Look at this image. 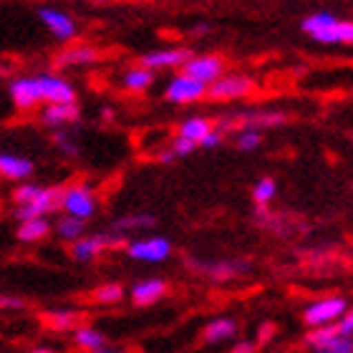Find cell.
Returning a JSON list of instances; mask_svg holds the SVG:
<instances>
[{
    "instance_id": "cell-1",
    "label": "cell",
    "mask_w": 353,
    "mask_h": 353,
    "mask_svg": "<svg viewBox=\"0 0 353 353\" xmlns=\"http://www.w3.org/2000/svg\"><path fill=\"white\" fill-rule=\"evenodd\" d=\"M305 36L323 46H353V21H341L333 13H313L303 21Z\"/></svg>"
},
{
    "instance_id": "cell-2",
    "label": "cell",
    "mask_w": 353,
    "mask_h": 353,
    "mask_svg": "<svg viewBox=\"0 0 353 353\" xmlns=\"http://www.w3.org/2000/svg\"><path fill=\"white\" fill-rule=\"evenodd\" d=\"M348 310V301L343 295H328V298H318L303 310V323L308 328H318V325H331L339 323L341 316Z\"/></svg>"
},
{
    "instance_id": "cell-3",
    "label": "cell",
    "mask_w": 353,
    "mask_h": 353,
    "mask_svg": "<svg viewBox=\"0 0 353 353\" xmlns=\"http://www.w3.org/2000/svg\"><path fill=\"white\" fill-rule=\"evenodd\" d=\"M61 210L66 214L81 217V220H91L99 210V202H96V194L88 184H68L61 192Z\"/></svg>"
},
{
    "instance_id": "cell-4",
    "label": "cell",
    "mask_w": 353,
    "mask_h": 353,
    "mask_svg": "<svg viewBox=\"0 0 353 353\" xmlns=\"http://www.w3.org/2000/svg\"><path fill=\"white\" fill-rule=\"evenodd\" d=\"M124 243V235H109V232H101V235H81L79 240L71 243V255L79 263H91L96 260L101 252H106L109 248H117V245Z\"/></svg>"
},
{
    "instance_id": "cell-5",
    "label": "cell",
    "mask_w": 353,
    "mask_h": 353,
    "mask_svg": "<svg viewBox=\"0 0 353 353\" xmlns=\"http://www.w3.org/2000/svg\"><path fill=\"white\" fill-rule=\"evenodd\" d=\"M255 91V81L248 79V76H225L214 79L210 86H207V96L214 99V101H235V99H245Z\"/></svg>"
},
{
    "instance_id": "cell-6",
    "label": "cell",
    "mask_w": 353,
    "mask_h": 353,
    "mask_svg": "<svg viewBox=\"0 0 353 353\" xmlns=\"http://www.w3.org/2000/svg\"><path fill=\"white\" fill-rule=\"evenodd\" d=\"M126 255L139 263H164L172 255V243L159 235L139 237L126 245Z\"/></svg>"
},
{
    "instance_id": "cell-7",
    "label": "cell",
    "mask_w": 353,
    "mask_h": 353,
    "mask_svg": "<svg viewBox=\"0 0 353 353\" xmlns=\"http://www.w3.org/2000/svg\"><path fill=\"white\" fill-rule=\"evenodd\" d=\"M164 96H167V101H172V103H194L207 96V83L197 81L194 76L182 71V74H176L174 79L167 83Z\"/></svg>"
},
{
    "instance_id": "cell-8",
    "label": "cell",
    "mask_w": 353,
    "mask_h": 353,
    "mask_svg": "<svg viewBox=\"0 0 353 353\" xmlns=\"http://www.w3.org/2000/svg\"><path fill=\"white\" fill-rule=\"evenodd\" d=\"M61 192H63V187H41V192L30 199L28 205H18V210H15L18 220L48 217L51 212L61 210Z\"/></svg>"
},
{
    "instance_id": "cell-9",
    "label": "cell",
    "mask_w": 353,
    "mask_h": 353,
    "mask_svg": "<svg viewBox=\"0 0 353 353\" xmlns=\"http://www.w3.org/2000/svg\"><path fill=\"white\" fill-rule=\"evenodd\" d=\"M10 99H13L18 111H33L43 103L41 86H38V76H23L10 81Z\"/></svg>"
},
{
    "instance_id": "cell-10",
    "label": "cell",
    "mask_w": 353,
    "mask_h": 353,
    "mask_svg": "<svg viewBox=\"0 0 353 353\" xmlns=\"http://www.w3.org/2000/svg\"><path fill=\"white\" fill-rule=\"evenodd\" d=\"M182 71L210 86L214 79H220V76L225 74V61H222L220 56H212V53H205V56H190L187 63L182 66Z\"/></svg>"
},
{
    "instance_id": "cell-11",
    "label": "cell",
    "mask_w": 353,
    "mask_h": 353,
    "mask_svg": "<svg viewBox=\"0 0 353 353\" xmlns=\"http://www.w3.org/2000/svg\"><path fill=\"white\" fill-rule=\"evenodd\" d=\"M38 18H41V23H43L46 28L51 30L59 41H63V43H66V41H74L76 33H79L76 21L68 13H63V10H56V8H41V10H38Z\"/></svg>"
},
{
    "instance_id": "cell-12",
    "label": "cell",
    "mask_w": 353,
    "mask_h": 353,
    "mask_svg": "<svg viewBox=\"0 0 353 353\" xmlns=\"http://www.w3.org/2000/svg\"><path fill=\"white\" fill-rule=\"evenodd\" d=\"M38 86H41V96L43 103H61V101H76V88L61 79V76H38Z\"/></svg>"
},
{
    "instance_id": "cell-13",
    "label": "cell",
    "mask_w": 353,
    "mask_h": 353,
    "mask_svg": "<svg viewBox=\"0 0 353 353\" xmlns=\"http://www.w3.org/2000/svg\"><path fill=\"white\" fill-rule=\"evenodd\" d=\"M192 53L187 48H162V51H152L147 56H141V66L159 71V68H182L187 63Z\"/></svg>"
},
{
    "instance_id": "cell-14",
    "label": "cell",
    "mask_w": 353,
    "mask_h": 353,
    "mask_svg": "<svg viewBox=\"0 0 353 353\" xmlns=\"http://www.w3.org/2000/svg\"><path fill=\"white\" fill-rule=\"evenodd\" d=\"M285 114L283 111H243V114H237V117L228 119V121H222V132L230 129V124H240V126H278L285 121Z\"/></svg>"
},
{
    "instance_id": "cell-15",
    "label": "cell",
    "mask_w": 353,
    "mask_h": 353,
    "mask_svg": "<svg viewBox=\"0 0 353 353\" xmlns=\"http://www.w3.org/2000/svg\"><path fill=\"white\" fill-rule=\"evenodd\" d=\"M79 117H81V109H79V103H76V101L48 103V106L41 111V119H43V124H48V126L74 124V121H79Z\"/></svg>"
},
{
    "instance_id": "cell-16",
    "label": "cell",
    "mask_w": 353,
    "mask_h": 353,
    "mask_svg": "<svg viewBox=\"0 0 353 353\" xmlns=\"http://www.w3.org/2000/svg\"><path fill=\"white\" fill-rule=\"evenodd\" d=\"M164 293H167V285H164L162 280L149 278V280H139V283L132 288V295H129V298H132L134 305L147 308V305H154L157 301H162Z\"/></svg>"
},
{
    "instance_id": "cell-17",
    "label": "cell",
    "mask_w": 353,
    "mask_h": 353,
    "mask_svg": "<svg viewBox=\"0 0 353 353\" xmlns=\"http://www.w3.org/2000/svg\"><path fill=\"white\" fill-rule=\"evenodd\" d=\"M101 59V53L96 51L94 46H71L66 51H61L56 56V66L68 68V66H91Z\"/></svg>"
},
{
    "instance_id": "cell-18",
    "label": "cell",
    "mask_w": 353,
    "mask_h": 353,
    "mask_svg": "<svg viewBox=\"0 0 353 353\" xmlns=\"http://www.w3.org/2000/svg\"><path fill=\"white\" fill-rule=\"evenodd\" d=\"M33 172H36V167H33V162L26 159V157L0 154V176L13 179V182H26Z\"/></svg>"
},
{
    "instance_id": "cell-19",
    "label": "cell",
    "mask_w": 353,
    "mask_h": 353,
    "mask_svg": "<svg viewBox=\"0 0 353 353\" xmlns=\"http://www.w3.org/2000/svg\"><path fill=\"white\" fill-rule=\"evenodd\" d=\"M237 333V323L232 318H214L210 323L205 325V333H202V339L205 343H212V346H220L225 341H232Z\"/></svg>"
},
{
    "instance_id": "cell-20",
    "label": "cell",
    "mask_w": 353,
    "mask_h": 353,
    "mask_svg": "<svg viewBox=\"0 0 353 353\" xmlns=\"http://www.w3.org/2000/svg\"><path fill=\"white\" fill-rule=\"evenodd\" d=\"M74 343L81 348V351H91V353L106 351V336H103L101 331L91 328V325H76Z\"/></svg>"
},
{
    "instance_id": "cell-21",
    "label": "cell",
    "mask_w": 353,
    "mask_h": 353,
    "mask_svg": "<svg viewBox=\"0 0 353 353\" xmlns=\"http://www.w3.org/2000/svg\"><path fill=\"white\" fill-rule=\"evenodd\" d=\"M48 232H51V222L46 217H28V220H21L18 240L21 243H41L43 237H48Z\"/></svg>"
},
{
    "instance_id": "cell-22",
    "label": "cell",
    "mask_w": 353,
    "mask_h": 353,
    "mask_svg": "<svg viewBox=\"0 0 353 353\" xmlns=\"http://www.w3.org/2000/svg\"><path fill=\"white\" fill-rule=\"evenodd\" d=\"M121 83H124V88L126 91H132V94H144V91L154 83V71L139 63V66H134L126 71Z\"/></svg>"
},
{
    "instance_id": "cell-23",
    "label": "cell",
    "mask_w": 353,
    "mask_h": 353,
    "mask_svg": "<svg viewBox=\"0 0 353 353\" xmlns=\"http://www.w3.org/2000/svg\"><path fill=\"white\" fill-rule=\"evenodd\" d=\"M43 323L51 328V331H74L76 325L81 323V313L76 310H48L43 313Z\"/></svg>"
},
{
    "instance_id": "cell-24",
    "label": "cell",
    "mask_w": 353,
    "mask_h": 353,
    "mask_svg": "<svg viewBox=\"0 0 353 353\" xmlns=\"http://www.w3.org/2000/svg\"><path fill=\"white\" fill-rule=\"evenodd\" d=\"M154 214H147V212H137V214H124V217H119L114 220V232L119 235H126V232H139V230H147V228H154Z\"/></svg>"
},
{
    "instance_id": "cell-25",
    "label": "cell",
    "mask_w": 353,
    "mask_h": 353,
    "mask_svg": "<svg viewBox=\"0 0 353 353\" xmlns=\"http://www.w3.org/2000/svg\"><path fill=\"white\" fill-rule=\"evenodd\" d=\"M212 121L210 119H205V117H192V119H187V121H182L179 124V137H184V139H190V141H202L205 139V134L212 129Z\"/></svg>"
},
{
    "instance_id": "cell-26",
    "label": "cell",
    "mask_w": 353,
    "mask_h": 353,
    "mask_svg": "<svg viewBox=\"0 0 353 353\" xmlns=\"http://www.w3.org/2000/svg\"><path fill=\"white\" fill-rule=\"evenodd\" d=\"M56 232H59L61 240L74 243V240H79V237L86 232V220H81V217H74V214H66V217L56 225Z\"/></svg>"
},
{
    "instance_id": "cell-27",
    "label": "cell",
    "mask_w": 353,
    "mask_h": 353,
    "mask_svg": "<svg viewBox=\"0 0 353 353\" xmlns=\"http://www.w3.org/2000/svg\"><path fill=\"white\" fill-rule=\"evenodd\" d=\"M275 194H278V182L272 179V176H263V179H258V184H255V190H252V199H255V205L260 207H268L275 199Z\"/></svg>"
},
{
    "instance_id": "cell-28",
    "label": "cell",
    "mask_w": 353,
    "mask_h": 353,
    "mask_svg": "<svg viewBox=\"0 0 353 353\" xmlns=\"http://www.w3.org/2000/svg\"><path fill=\"white\" fill-rule=\"evenodd\" d=\"M245 268H248V263H214L210 265V268H199V270L210 272L214 280H230V278H237L240 272H245Z\"/></svg>"
},
{
    "instance_id": "cell-29",
    "label": "cell",
    "mask_w": 353,
    "mask_h": 353,
    "mask_svg": "<svg viewBox=\"0 0 353 353\" xmlns=\"http://www.w3.org/2000/svg\"><path fill=\"white\" fill-rule=\"evenodd\" d=\"M124 298V288L119 283H106V285H99L94 290V301L101 303V305H114Z\"/></svg>"
},
{
    "instance_id": "cell-30",
    "label": "cell",
    "mask_w": 353,
    "mask_h": 353,
    "mask_svg": "<svg viewBox=\"0 0 353 353\" xmlns=\"http://www.w3.org/2000/svg\"><path fill=\"white\" fill-rule=\"evenodd\" d=\"M260 141H263V134L255 126H243L237 134V149L240 152H255L260 147Z\"/></svg>"
},
{
    "instance_id": "cell-31",
    "label": "cell",
    "mask_w": 353,
    "mask_h": 353,
    "mask_svg": "<svg viewBox=\"0 0 353 353\" xmlns=\"http://www.w3.org/2000/svg\"><path fill=\"white\" fill-rule=\"evenodd\" d=\"M38 192H41V187H38V184L26 182V184H21V187H15V192H13V202H15V205H28V202H30L33 197H36Z\"/></svg>"
},
{
    "instance_id": "cell-32",
    "label": "cell",
    "mask_w": 353,
    "mask_h": 353,
    "mask_svg": "<svg viewBox=\"0 0 353 353\" xmlns=\"http://www.w3.org/2000/svg\"><path fill=\"white\" fill-rule=\"evenodd\" d=\"M197 141H190V139H184V137H179V134H176V139L172 141V152H174L176 157H190L192 152H197Z\"/></svg>"
},
{
    "instance_id": "cell-33",
    "label": "cell",
    "mask_w": 353,
    "mask_h": 353,
    "mask_svg": "<svg viewBox=\"0 0 353 353\" xmlns=\"http://www.w3.org/2000/svg\"><path fill=\"white\" fill-rule=\"evenodd\" d=\"M53 139H56L59 149H61V152H63L66 157H76V154H79V147H76L74 141L68 139V134H66V132H56V134H53Z\"/></svg>"
},
{
    "instance_id": "cell-34",
    "label": "cell",
    "mask_w": 353,
    "mask_h": 353,
    "mask_svg": "<svg viewBox=\"0 0 353 353\" xmlns=\"http://www.w3.org/2000/svg\"><path fill=\"white\" fill-rule=\"evenodd\" d=\"M222 137H225V134H222V129L212 126V129H210V132L205 134V139L199 141V147H202V149H214V147H220V144H222Z\"/></svg>"
},
{
    "instance_id": "cell-35",
    "label": "cell",
    "mask_w": 353,
    "mask_h": 353,
    "mask_svg": "<svg viewBox=\"0 0 353 353\" xmlns=\"http://www.w3.org/2000/svg\"><path fill=\"white\" fill-rule=\"evenodd\" d=\"M26 301L18 295H0V310H23Z\"/></svg>"
},
{
    "instance_id": "cell-36",
    "label": "cell",
    "mask_w": 353,
    "mask_h": 353,
    "mask_svg": "<svg viewBox=\"0 0 353 353\" xmlns=\"http://www.w3.org/2000/svg\"><path fill=\"white\" fill-rule=\"evenodd\" d=\"M336 325H339L341 333H353V308H348L346 313L341 316V321Z\"/></svg>"
},
{
    "instance_id": "cell-37",
    "label": "cell",
    "mask_w": 353,
    "mask_h": 353,
    "mask_svg": "<svg viewBox=\"0 0 353 353\" xmlns=\"http://www.w3.org/2000/svg\"><path fill=\"white\" fill-rule=\"evenodd\" d=\"M235 353H252L258 351V346L255 343H250V341H243V343H235V348H232Z\"/></svg>"
},
{
    "instance_id": "cell-38",
    "label": "cell",
    "mask_w": 353,
    "mask_h": 353,
    "mask_svg": "<svg viewBox=\"0 0 353 353\" xmlns=\"http://www.w3.org/2000/svg\"><path fill=\"white\" fill-rule=\"evenodd\" d=\"M157 159H159V162H162V164H172V162H174V159H176V154H174V152H172V149H167V152H162V154L157 157Z\"/></svg>"
}]
</instances>
